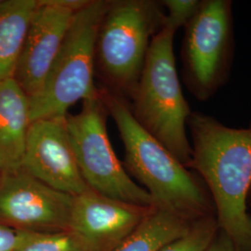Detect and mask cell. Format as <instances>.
Listing matches in <instances>:
<instances>
[{
    "label": "cell",
    "mask_w": 251,
    "mask_h": 251,
    "mask_svg": "<svg viewBox=\"0 0 251 251\" xmlns=\"http://www.w3.org/2000/svg\"><path fill=\"white\" fill-rule=\"evenodd\" d=\"M15 251H85L67 231L59 233H25Z\"/></svg>",
    "instance_id": "cell-16"
},
{
    "label": "cell",
    "mask_w": 251,
    "mask_h": 251,
    "mask_svg": "<svg viewBox=\"0 0 251 251\" xmlns=\"http://www.w3.org/2000/svg\"><path fill=\"white\" fill-rule=\"evenodd\" d=\"M0 174H1V172H0Z\"/></svg>",
    "instance_id": "cell-22"
},
{
    "label": "cell",
    "mask_w": 251,
    "mask_h": 251,
    "mask_svg": "<svg viewBox=\"0 0 251 251\" xmlns=\"http://www.w3.org/2000/svg\"><path fill=\"white\" fill-rule=\"evenodd\" d=\"M66 116L31 122L22 169L48 186L75 197L90 187L73 151Z\"/></svg>",
    "instance_id": "cell-9"
},
{
    "label": "cell",
    "mask_w": 251,
    "mask_h": 251,
    "mask_svg": "<svg viewBox=\"0 0 251 251\" xmlns=\"http://www.w3.org/2000/svg\"><path fill=\"white\" fill-rule=\"evenodd\" d=\"M192 162L189 170L204 180L215 206L219 229L239 251H251V120L247 127L225 125L216 117L193 111L187 121Z\"/></svg>",
    "instance_id": "cell-1"
},
{
    "label": "cell",
    "mask_w": 251,
    "mask_h": 251,
    "mask_svg": "<svg viewBox=\"0 0 251 251\" xmlns=\"http://www.w3.org/2000/svg\"><path fill=\"white\" fill-rule=\"evenodd\" d=\"M25 233L0 224V251H15Z\"/></svg>",
    "instance_id": "cell-18"
},
{
    "label": "cell",
    "mask_w": 251,
    "mask_h": 251,
    "mask_svg": "<svg viewBox=\"0 0 251 251\" xmlns=\"http://www.w3.org/2000/svg\"><path fill=\"white\" fill-rule=\"evenodd\" d=\"M193 222L152 206L142 223L114 251H158L186 233Z\"/></svg>",
    "instance_id": "cell-14"
},
{
    "label": "cell",
    "mask_w": 251,
    "mask_h": 251,
    "mask_svg": "<svg viewBox=\"0 0 251 251\" xmlns=\"http://www.w3.org/2000/svg\"><path fill=\"white\" fill-rule=\"evenodd\" d=\"M165 19L161 1L109 0L94 48L95 76L101 88L129 102Z\"/></svg>",
    "instance_id": "cell-3"
},
{
    "label": "cell",
    "mask_w": 251,
    "mask_h": 251,
    "mask_svg": "<svg viewBox=\"0 0 251 251\" xmlns=\"http://www.w3.org/2000/svg\"><path fill=\"white\" fill-rule=\"evenodd\" d=\"M31 125L30 99L14 80L0 82V172L22 169Z\"/></svg>",
    "instance_id": "cell-12"
},
{
    "label": "cell",
    "mask_w": 251,
    "mask_h": 251,
    "mask_svg": "<svg viewBox=\"0 0 251 251\" xmlns=\"http://www.w3.org/2000/svg\"><path fill=\"white\" fill-rule=\"evenodd\" d=\"M38 0H3L0 5V82L13 78Z\"/></svg>",
    "instance_id": "cell-13"
},
{
    "label": "cell",
    "mask_w": 251,
    "mask_h": 251,
    "mask_svg": "<svg viewBox=\"0 0 251 251\" xmlns=\"http://www.w3.org/2000/svg\"><path fill=\"white\" fill-rule=\"evenodd\" d=\"M234 52L233 1L201 0L180 49L181 78L198 101L212 99L229 82Z\"/></svg>",
    "instance_id": "cell-6"
},
{
    "label": "cell",
    "mask_w": 251,
    "mask_h": 251,
    "mask_svg": "<svg viewBox=\"0 0 251 251\" xmlns=\"http://www.w3.org/2000/svg\"><path fill=\"white\" fill-rule=\"evenodd\" d=\"M175 34L174 28L165 25L152 38L129 108L137 123L189 169L193 149L187 121L193 111L176 68Z\"/></svg>",
    "instance_id": "cell-4"
},
{
    "label": "cell",
    "mask_w": 251,
    "mask_h": 251,
    "mask_svg": "<svg viewBox=\"0 0 251 251\" xmlns=\"http://www.w3.org/2000/svg\"><path fill=\"white\" fill-rule=\"evenodd\" d=\"M100 97L113 118L125 148L124 168L153 200L154 206L194 222L216 215L206 183L137 123L128 100L100 87Z\"/></svg>",
    "instance_id": "cell-2"
},
{
    "label": "cell",
    "mask_w": 251,
    "mask_h": 251,
    "mask_svg": "<svg viewBox=\"0 0 251 251\" xmlns=\"http://www.w3.org/2000/svg\"><path fill=\"white\" fill-rule=\"evenodd\" d=\"M218 230L216 215L205 216L194 221L186 233L158 251H205Z\"/></svg>",
    "instance_id": "cell-15"
},
{
    "label": "cell",
    "mask_w": 251,
    "mask_h": 251,
    "mask_svg": "<svg viewBox=\"0 0 251 251\" xmlns=\"http://www.w3.org/2000/svg\"><path fill=\"white\" fill-rule=\"evenodd\" d=\"M76 12L62 0H38L13 75L29 99L43 87Z\"/></svg>",
    "instance_id": "cell-11"
},
{
    "label": "cell",
    "mask_w": 251,
    "mask_h": 251,
    "mask_svg": "<svg viewBox=\"0 0 251 251\" xmlns=\"http://www.w3.org/2000/svg\"><path fill=\"white\" fill-rule=\"evenodd\" d=\"M3 2V0H0V5H1V3Z\"/></svg>",
    "instance_id": "cell-21"
},
{
    "label": "cell",
    "mask_w": 251,
    "mask_h": 251,
    "mask_svg": "<svg viewBox=\"0 0 251 251\" xmlns=\"http://www.w3.org/2000/svg\"><path fill=\"white\" fill-rule=\"evenodd\" d=\"M74 197L20 169L0 174V224L21 232L67 231Z\"/></svg>",
    "instance_id": "cell-8"
},
{
    "label": "cell",
    "mask_w": 251,
    "mask_h": 251,
    "mask_svg": "<svg viewBox=\"0 0 251 251\" xmlns=\"http://www.w3.org/2000/svg\"><path fill=\"white\" fill-rule=\"evenodd\" d=\"M201 0H162L161 4L166 11L165 25L174 28L184 27L197 12Z\"/></svg>",
    "instance_id": "cell-17"
},
{
    "label": "cell",
    "mask_w": 251,
    "mask_h": 251,
    "mask_svg": "<svg viewBox=\"0 0 251 251\" xmlns=\"http://www.w3.org/2000/svg\"><path fill=\"white\" fill-rule=\"evenodd\" d=\"M247 206H251V189H250L249 195H248V199H247Z\"/></svg>",
    "instance_id": "cell-20"
},
{
    "label": "cell",
    "mask_w": 251,
    "mask_h": 251,
    "mask_svg": "<svg viewBox=\"0 0 251 251\" xmlns=\"http://www.w3.org/2000/svg\"><path fill=\"white\" fill-rule=\"evenodd\" d=\"M152 207L126 203L88 189L74 197L67 232L85 251H114Z\"/></svg>",
    "instance_id": "cell-10"
},
{
    "label": "cell",
    "mask_w": 251,
    "mask_h": 251,
    "mask_svg": "<svg viewBox=\"0 0 251 251\" xmlns=\"http://www.w3.org/2000/svg\"><path fill=\"white\" fill-rule=\"evenodd\" d=\"M205 251H239L237 250L236 246L234 245L233 240L222 231L221 229L218 230L214 238L208 245Z\"/></svg>",
    "instance_id": "cell-19"
},
{
    "label": "cell",
    "mask_w": 251,
    "mask_h": 251,
    "mask_svg": "<svg viewBox=\"0 0 251 251\" xmlns=\"http://www.w3.org/2000/svg\"><path fill=\"white\" fill-rule=\"evenodd\" d=\"M108 112L99 96L83 101L80 112L66 116L73 151L90 189L109 198L138 206H154L144 187L137 184L118 159L106 127Z\"/></svg>",
    "instance_id": "cell-7"
},
{
    "label": "cell",
    "mask_w": 251,
    "mask_h": 251,
    "mask_svg": "<svg viewBox=\"0 0 251 251\" xmlns=\"http://www.w3.org/2000/svg\"><path fill=\"white\" fill-rule=\"evenodd\" d=\"M109 0H90L73 19L40 91L30 98L31 122L65 117L78 100L99 96L95 85L94 48Z\"/></svg>",
    "instance_id": "cell-5"
}]
</instances>
